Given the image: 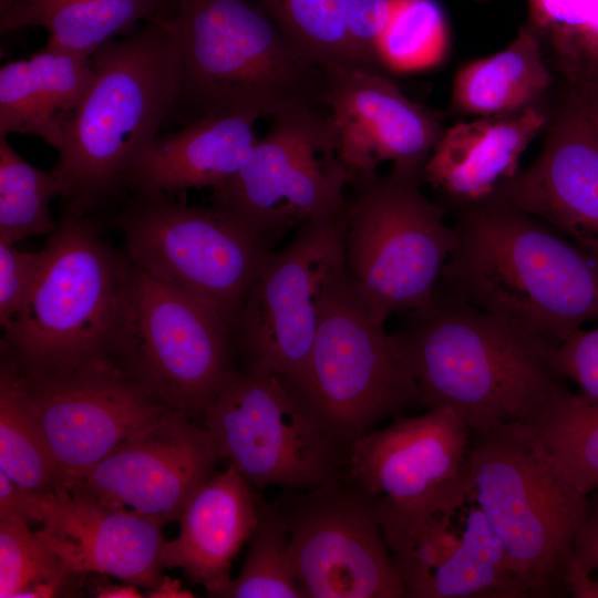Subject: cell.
I'll return each mask as SVG.
<instances>
[{"label": "cell", "instance_id": "obj_6", "mask_svg": "<svg viewBox=\"0 0 598 598\" xmlns=\"http://www.w3.org/2000/svg\"><path fill=\"white\" fill-rule=\"evenodd\" d=\"M470 475L467 503L482 511L532 598L566 596L564 574L590 496L564 476L520 422L472 432Z\"/></svg>", "mask_w": 598, "mask_h": 598}, {"label": "cell", "instance_id": "obj_28", "mask_svg": "<svg viewBox=\"0 0 598 598\" xmlns=\"http://www.w3.org/2000/svg\"><path fill=\"white\" fill-rule=\"evenodd\" d=\"M527 425L575 487L598 495V401L565 386Z\"/></svg>", "mask_w": 598, "mask_h": 598}, {"label": "cell", "instance_id": "obj_25", "mask_svg": "<svg viewBox=\"0 0 598 598\" xmlns=\"http://www.w3.org/2000/svg\"><path fill=\"white\" fill-rule=\"evenodd\" d=\"M554 83L543 43L525 23L505 49L456 71L448 112L476 117L518 112L550 100Z\"/></svg>", "mask_w": 598, "mask_h": 598}, {"label": "cell", "instance_id": "obj_43", "mask_svg": "<svg viewBox=\"0 0 598 598\" xmlns=\"http://www.w3.org/2000/svg\"><path fill=\"white\" fill-rule=\"evenodd\" d=\"M148 598H192L195 597L192 591L185 589L178 579H172L167 576L162 577L161 581L152 589L146 591Z\"/></svg>", "mask_w": 598, "mask_h": 598}, {"label": "cell", "instance_id": "obj_32", "mask_svg": "<svg viewBox=\"0 0 598 598\" xmlns=\"http://www.w3.org/2000/svg\"><path fill=\"white\" fill-rule=\"evenodd\" d=\"M0 471L40 493L54 491L60 482L43 433L4 368L0 371Z\"/></svg>", "mask_w": 598, "mask_h": 598}, {"label": "cell", "instance_id": "obj_4", "mask_svg": "<svg viewBox=\"0 0 598 598\" xmlns=\"http://www.w3.org/2000/svg\"><path fill=\"white\" fill-rule=\"evenodd\" d=\"M169 23L179 64L175 112L185 123L227 112L274 118L324 105L326 70L255 0H175Z\"/></svg>", "mask_w": 598, "mask_h": 598}, {"label": "cell", "instance_id": "obj_11", "mask_svg": "<svg viewBox=\"0 0 598 598\" xmlns=\"http://www.w3.org/2000/svg\"><path fill=\"white\" fill-rule=\"evenodd\" d=\"M297 391L349 448L375 424L417 402L399 338L371 318L347 272L324 296Z\"/></svg>", "mask_w": 598, "mask_h": 598}, {"label": "cell", "instance_id": "obj_31", "mask_svg": "<svg viewBox=\"0 0 598 598\" xmlns=\"http://www.w3.org/2000/svg\"><path fill=\"white\" fill-rule=\"evenodd\" d=\"M221 598H306L297 579L285 518L275 504L259 501L258 523L236 578Z\"/></svg>", "mask_w": 598, "mask_h": 598}, {"label": "cell", "instance_id": "obj_9", "mask_svg": "<svg viewBox=\"0 0 598 598\" xmlns=\"http://www.w3.org/2000/svg\"><path fill=\"white\" fill-rule=\"evenodd\" d=\"M202 423L251 487L303 492L347 475L349 446L277 374L235 371Z\"/></svg>", "mask_w": 598, "mask_h": 598}, {"label": "cell", "instance_id": "obj_42", "mask_svg": "<svg viewBox=\"0 0 598 598\" xmlns=\"http://www.w3.org/2000/svg\"><path fill=\"white\" fill-rule=\"evenodd\" d=\"M567 595L574 598H598V578L587 571L573 555L564 574Z\"/></svg>", "mask_w": 598, "mask_h": 598}, {"label": "cell", "instance_id": "obj_18", "mask_svg": "<svg viewBox=\"0 0 598 598\" xmlns=\"http://www.w3.org/2000/svg\"><path fill=\"white\" fill-rule=\"evenodd\" d=\"M324 70V105L349 179L378 173L384 161L391 169L423 176L445 130L442 115L410 100L383 70Z\"/></svg>", "mask_w": 598, "mask_h": 598}, {"label": "cell", "instance_id": "obj_16", "mask_svg": "<svg viewBox=\"0 0 598 598\" xmlns=\"http://www.w3.org/2000/svg\"><path fill=\"white\" fill-rule=\"evenodd\" d=\"M1 368L11 374L43 433L59 484L78 480L173 411L112 361L38 374Z\"/></svg>", "mask_w": 598, "mask_h": 598}, {"label": "cell", "instance_id": "obj_3", "mask_svg": "<svg viewBox=\"0 0 598 598\" xmlns=\"http://www.w3.org/2000/svg\"><path fill=\"white\" fill-rule=\"evenodd\" d=\"M94 80L65 131L52 167L62 216L92 217L128 190L135 161L175 112L179 64L169 14L103 44Z\"/></svg>", "mask_w": 598, "mask_h": 598}, {"label": "cell", "instance_id": "obj_46", "mask_svg": "<svg viewBox=\"0 0 598 598\" xmlns=\"http://www.w3.org/2000/svg\"><path fill=\"white\" fill-rule=\"evenodd\" d=\"M474 1L480 2V3H485V2H487L488 0H474Z\"/></svg>", "mask_w": 598, "mask_h": 598}, {"label": "cell", "instance_id": "obj_2", "mask_svg": "<svg viewBox=\"0 0 598 598\" xmlns=\"http://www.w3.org/2000/svg\"><path fill=\"white\" fill-rule=\"evenodd\" d=\"M396 334L417 402L454 410L472 432L528 424L565 388L557 346L475 308L439 285Z\"/></svg>", "mask_w": 598, "mask_h": 598}, {"label": "cell", "instance_id": "obj_19", "mask_svg": "<svg viewBox=\"0 0 598 598\" xmlns=\"http://www.w3.org/2000/svg\"><path fill=\"white\" fill-rule=\"evenodd\" d=\"M537 157L492 194L598 259V132L564 90Z\"/></svg>", "mask_w": 598, "mask_h": 598}, {"label": "cell", "instance_id": "obj_5", "mask_svg": "<svg viewBox=\"0 0 598 598\" xmlns=\"http://www.w3.org/2000/svg\"><path fill=\"white\" fill-rule=\"evenodd\" d=\"M27 298L2 327L1 365L19 374L111 361L128 260L99 235L92 217L62 216Z\"/></svg>", "mask_w": 598, "mask_h": 598}, {"label": "cell", "instance_id": "obj_20", "mask_svg": "<svg viewBox=\"0 0 598 598\" xmlns=\"http://www.w3.org/2000/svg\"><path fill=\"white\" fill-rule=\"evenodd\" d=\"M39 538L74 574L113 576L148 589L163 577V524L58 484L48 493Z\"/></svg>", "mask_w": 598, "mask_h": 598}, {"label": "cell", "instance_id": "obj_1", "mask_svg": "<svg viewBox=\"0 0 598 598\" xmlns=\"http://www.w3.org/2000/svg\"><path fill=\"white\" fill-rule=\"evenodd\" d=\"M456 212L440 286L555 346L598 321L597 258L493 195Z\"/></svg>", "mask_w": 598, "mask_h": 598}, {"label": "cell", "instance_id": "obj_41", "mask_svg": "<svg viewBox=\"0 0 598 598\" xmlns=\"http://www.w3.org/2000/svg\"><path fill=\"white\" fill-rule=\"evenodd\" d=\"M573 555L587 571L598 575V502L591 503L576 533Z\"/></svg>", "mask_w": 598, "mask_h": 598}, {"label": "cell", "instance_id": "obj_35", "mask_svg": "<svg viewBox=\"0 0 598 598\" xmlns=\"http://www.w3.org/2000/svg\"><path fill=\"white\" fill-rule=\"evenodd\" d=\"M527 24L559 72L598 60V0H526Z\"/></svg>", "mask_w": 598, "mask_h": 598}, {"label": "cell", "instance_id": "obj_39", "mask_svg": "<svg viewBox=\"0 0 598 598\" xmlns=\"http://www.w3.org/2000/svg\"><path fill=\"white\" fill-rule=\"evenodd\" d=\"M47 495L16 483L0 471V517L14 515L27 523H42Z\"/></svg>", "mask_w": 598, "mask_h": 598}, {"label": "cell", "instance_id": "obj_45", "mask_svg": "<svg viewBox=\"0 0 598 598\" xmlns=\"http://www.w3.org/2000/svg\"><path fill=\"white\" fill-rule=\"evenodd\" d=\"M18 0H0V18L4 17Z\"/></svg>", "mask_w": 598, "mask_h": 598}, {"label": "cell", "instance_id": "obj_21", "mask_svg": "<svg viewBox=\"0 0 598 598\" xmlns=\"http://www.w3.org/2000/svg\"><path fill=\"white\" fill-rule=\"evenodd\" d=\"M553 103L445 128L425 164L424 183L455 208L491 196L517 173L522 154L545 130Z\"/></svg>", "mask_w": 598, "mask_h": 598}, {"label": "cell", "instance_id": "obj_24", "mask_svg": "<svg viewBox=\"0 0 598 598\" xmlns=\"http://www.w3.org/2000/svg\"><path fill=\"white\" fill-rule=\"evenodd\" d=\"M91 56L47 47L0 69V136L27 134L61 147L94 80Z\"/></svg>", "mask_w": 598, "mask_h": 598}, {"label": "cell", "instance_id": "obj_44", "mask_svg": "<svg viewBox=\"0 0 598 598\" xmlns=\"http://www.w3.org/2000/svg\"><path fill=\"white\" fill-rule=\"evenodd\" d=\"M94 597L97 598H142L145 597L138 587L132 584H100L93 590Z\"/></svg>", "mask_w": 598, "mask_h": 598}, {"label": "cell", "instance_id": "obj_8", "mask_svg": "<svg viewBox=\"0 0 598 598\" xmlns=\"http://www.w3.org/2000/svg\"><path fill=\"white\" fill-rule=\"evenodd\" d=\"M231 332L214 307L128 260L111 361L168 408L202 422L235 372Z\"/></svg>", "mask_w": 598, "mask_h": 598}, {"label": "cell", "instance_id": "obj_27", "mask_svg": "<svg viewBox=\"0 0 598 598\" xmlns=\"http://www.w3.org/2000/svg\"><path fill=\"white\" fill-rule=\"evenodd\" d=\"M471 505L456 549L433 573L422 598H532L482 511Z\"/></svg>", "mask_w": 598, "mask_h": 598}, {"label": "cell", "instance_id": "obj_17", "mask_svg": "<svg viewBox=\"0 0 598 598\" xmlns=\"http://www.w3.org/2000/svg\"><path fill=\"white\" fill-rule=\"evenodd\" d=\"M219 460L206 427L173 410L84 475L62 485L164 525L179 518Z\"/></svg>", "mask_w": 598, "mask_h": 598}, {"label": "cell", "instance_id": "obj_14", "mask_svg": "<svg viewBox=\"0 0 598 598\" xmlns=\"http://www.w3.org/2000/svg\"><path fill=\"white\" fill-rule=\"evenodd\" d=\"M276 504L307 598L405 597L374 504L347 475Z\"/></svg>", "mask_w": 598, "mask_h": 598}, {"label": "cell", "instance_id": "obj_10", "mask_svg": "<svg viewBox=\"0 0 598 598\" xmlns=\"http://www.w3.org/2000/svg\"><path fill=\"white\" fill-rule=\"evenodd\" d=\"M115 225L135 267L210 305L235 331L257 268L271 250L254 230L219 207L166 195H135Z\"/></svg>", "mask_w": 598, "mask_h": 598}, {"label": "cell", "instance_id": "obj_7", "mask_svg": "<svg viewBox=\"0 0 598 598\" xmlns=\"http://www.w3.org/2000/svg\"><path fill=\"white\" fill-rule=\"evenodd\" d=\"M423 176L391 169L353 177L346 214V272L371 318L426 306L454 248L445 209L421 190Z\"/></svg>", "mask_w": 598, "mask_h": 598}, {"label": "cell", "instance_id": "obj_29", "mask_svg": "<svg viewBox=\"0 0 598 598\" xmlns=\"http://www.w3.org/2000/svg\"><path fill=\"white\" fill-rule=\"evenodd\" d=\"M288 39L313 63L373 68L354 44L342 0H255ZM378 70V69H375Z\"/></svg>", "mask_w": 598, "mask_h": 598}, {"label": "cell", "instance_id": "obj_36", "mask_svg": "<svg viewBox=\"0 0 598 598\" xmlns=\"http://www.w3.org/2000/svg\"><path fill=\"white\" fill-rule=\"evenodd\" d=\"M24 519L0 517V597L18 598L30 588L63 580L74 573L32 533Z\"/></svg>", "mask_w": 598, "mask_h": 598}, {"label": "cell", "instance_id": "obj_33", "mask_svg": "<svg viewBox=\"0 0 598 598\" xmlns=\"http://www.w3.org/2000/svg\"><path fill=\"white\" fill-rule=\"evenodd\" d=\"M453 513L421 516L377 515L408 598H422L433 573L456 549L461 536L452 528Z\"/></svg>", "mask_w": 598, "mask_h": 598}, {"label": "cell", "instance_id": "obj_26", "mask_svg": "<svg viewBox=\"0 0 598 598\" xmlns=\"http://www.w3.org/2000/svg\"><path fill=\"white\" fill-rule=\"evenodd\" d=\"M162 0H18L0 18L1 31L41 27L47 47L92 56L103 44L163 12Z\"/></svg>", "mask_w": 598, "mask_h": 598}, {"label": "cell", "instance_id": "obj_15", "mask_svg": "<svg viewBox=\"0 0 598 598\" xmlns=\"http://www.w3.org/2000/svg\"><path fill=\"white\" fill-rule=\"evenodd\" d=\"M471 429L447 406L398 415L351 443L347 476L377 515L454 514L471 492Z\"/></svg>", "mask_w": 598, "mask_h": 598}, {"label": "cell", "instance_id": "obj_22", "mask_svg": "<svg viewBox=\"0 0 598 598\" xmlns=\"http://www.w3.org/2000/svg\"><path fill=\"white\" fill-rule=\"evenodd\" d=\"M258 120L241 112L208 114L157 136L135 161L128 190L171 196L190 188L213 189L249 161L259 141Z\"/></svg>", "mask_w": 598, "mask_h": 598}, {"label": "cell", "instance_id": "obj_37", "mask_svg": "<svg viewBox=\"0 0 598 598\" xmlns=\"http://www.w3.org/2000/svg\"><path fill=\"white\" fill-rule=\"evenodd\" d=\"M47 249L19 250L0 243V324L4 327L18 311L45 261Z\"/></svg>", "mask_w": 598, "mask_h": 598}, {"label": "cell", "instance_id": "obj_23", "mask_svg": "<svg viewBox=\"0 0 598 598\" xmlns=\"http://www.w3.org/2000/svg\"><path fill=\"white\" fill-rule=\"evenodd\" d=\"M258 509L252 487L233 466L212 475L185 505L177 537L165 540L164 568H181L210 597H219L231 580L234 558L257 526Z\"/></svg>", "mask_w": 598, "mask_h": 598}, {"label": "cell", "instance_id": "obj_34", "mask_svg": "<svg viewBox=\"0 0 598 598\" xmlns=\"http://www.w3.org/2000/svg\"><path fill=\"white\" fill-rule=\"evenodd\" d=\"M450 49L445 14L435 0H393L379 40L384 70L416 72L440 65Z\"/></svg>", "mask_w": 598, "mask_h": 598}, {"label": "cell", "instance_id": "obj_13", "mask_svg": "<svg viewBox=\"0 0 598 598\" xmlns=\"http://www.w3.org/2000/svg\"><path fill=\"white\" fill-rule=\"evenodd\" d=\"M348 179L329 113L307 109L272 118L249 161L213 188L212 205L241 220L271 248L291 228L346 209Z\"/></svg>", "mask_w": 598, "mask_h": 598}, {"label": "cell", "instance_id": "obj_30", "mask_svg": "<svg viewBox=\"0 0 598 598\" xmlns=\"http://www.w3.org/2000/svg\"><path fill=\"white\" fill-rule=\"evenodd\" d=\"M60 195L61 184L52 168L34 167L7 136H0V243L14 244L53 233L58 224L51 216L50 203Z\"/></svg>", "mask_w": 598, "mask_h": 598}, {"label": "cell", "instance_id": "obj_38", "mask_svg": "<svg viewBox=\"0 0 598 598\" xmlns=\"http://www.w3.org/2000/svg\"><path fill=\"white\" fill-rule=\"evenodd\" d=\"M555 362L565 380L576 383L579 394L598 401V327L581 328L559 343Z\"/></svg>", "mask_w": 598, "mask_h": 598}, {"label": "cell", "instance_id": "obj_40", "mask_svg": "<svg viewBox=\"0 0 598 598\" xmlns=\"http://www.w3.org/2000/svg\"><path fill=\"white\" fill-rule=\"evenodd\" d=\"M565 90L598 132V60L563 74Z\"/></svg>", "mask_w": 598, "mask_h": 598}, {"label": "cell", "instance_id": "obj_12", "mask_svg": "<svg viewBox=\"0 0 598 598\" xmlns=\"http://www.w3.org/2000/svg\"><path fill=\"white\" fill-rule=\"evenodd\" d=\"M346 214L347 207L303 224L286 247L264 256L235 328L249 368L277 374L296 390L324 296L346 275Z\"/></svg>", "mask_w": 598, "mask_h": 598}]
</instances>
